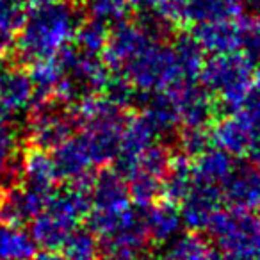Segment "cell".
<instances>
[{"label":"cell","instance_id":"1","mask_svg":"<svg viewBox=\"0 0 260 260\" xmlns=\"http://www.w3.org/2000/svg\"><path fill=\"white\" fill-rule=\"evenodd\" d=\"M79 8L72 0H59L48 8L30 9L13 40L11 54L18 66L55 57L72 45L82 22Z\"/></svg>","mask_w":260,"mask_h":260},{"label":"cell","instance_id":"2","mask_svg":"<svg viewBox=\"0 0 260 260\" xmlns=\"http://www.w3.org/2000/svg\"><path fill=\"white\" fill-rule=\"evenodd\" d=\"M126 105L109 94H87L75 102L72 109L79 136L91 153L94 164L104 166L116 159L119 139L126 123Z\"/></svg>","mask_w":260,"mask_h":260},{"label":"cell","instance_id":"3","mask_svg":"<svg viewBox=\"0 0 260 260\" xmlns=\"http://www.w3.org/2000/svg\"><path fill=\"white\" fill-rule=\"evenodd\" d=\"M93 177L66 182L64 187L52 191L43 210L29 223V232L38 246L61 249L70 234L79 228V223L89 212Z\"/></svg>","mask_w":260,"mask_h":260},{"label":"cell","instance_id":"4","mask_svg":"<svg viewBox=\"0 0 260 260\" xmlns=\"http://www.w3.org/2000/svg\"><path fill=\"white\" fill-rule=\"evenodd\" d=\"M255 61L241 50L212 54L203 61L198 79L214 98L217 109L235 111L249 98Z\"/></svg>","mask_w":260,"mask_h":260},{"label":"cell","instance_id":"5","mask_svg":"<svg viewBox=\"0 0 260 260\" xmlns=\"http://www.w3.org/2000/svg\"><path fill=\"white\" fill-rule=\"evenodd\" d=\"M112 75L121 77L134 93L143 94L145 98L173 91L187 82H194L189 80L182 70L171 43L166 45L164 41L152 43L121 72Z\"/></svg>","mask_w":260,"mask_h":260},{"label":"cell","instance_id":"6","mask_svg":"<svg viewBox=\"0 0 260 260\" xmlns=\"http://www.w3.org/2000/svg\"><path fill=\"white\" fill-rule=\"evenodd\" d=\"M207 230L219 260H260V214L219 209Z\"/></svg>","mask_w":260,"mask_h":260},{"label":"cell","instance_id":"7","mask_svg":"<svg viewBox=\"0 0 260 260\" xmlns=\"http://www.w3.org/2000/svg\"><path fill=\"white\" fill-rule=\"evenodd\" d=\"M132 212L134 203L125 177L116 168L94 175L91 182V205L86 216L87 228L102 239L116 230Z\"/></svg>","mask_w":260,"mask_h":260},{"label":"cell","instance_id":"8","mask_svg":"<svg viewBox=\"0 0 260 260\" xmlns=\"http://www.w3.org/2000/svg\"><path fill=\"white\" fill-rule=\"evenodd\" d=\"M260 134V111L246 102L235 111L214 119L209 126V141L232 157H244Z\"/></svg>","mask_w":260,"mask_h":260},{"label":"cell","instance_id":"9","mask_svg":"<svg viewBox=\"0 0 260 260\" xmlns=\"http://www.w3.org/2000/svg\"><path fill=\"white\" fill-rule=\"evenodd\" d=\"M75 126V118L68 105L57 100H41L32 105L27 136L36 148L54 150L73 136Z\"/></svg>","mask_w":260,"mask_h":260},{"label":"cell","instance_id":"10","mask_svg":"<svg viewBox=\"0 0 260 260\" xmlns=\"http://www.w3.org/2000/svg\"><path fill=\"white\" fill-rule=\"evenodd\" d=\"M155 41H162L150 34L139 22H121L112 23L109 29L107 43H105L102 59L112 73H119L132 59H136L145 48Z\"/></svg>","mask_w":260,"mask_h":260},{"label":"cell","instance_id":"11","mask_svg":"<svg viewBox=\"0 0 260 260\" xmlns=\"http://www.w3.org/2000/svg\"><path fill=\"white\" fill-rule=\"evenodd\" d=\"M177 125L182 130L209 128L219 111L210 93L196 82H187L173 91H168Z\"/></svg>","mask_w":260,"mask_h":260},{"label":"cell","instance_id":"12","mask_svg":"<svg viewBox=\"0 0 260 260\" xmlns=\"http://www.w3.org/2000/svg\"><path fill=\"white\" fill-rule=\"evenodd\" d=\"M173 23L196 25L212 20H237L242 16V0H166Z\"/></svg>","mask_w":260,"mask_h":260},{"label":"cell","instance_id":"13","mask_svg":"<svg viewBox=\"0 0 260 260\" xmlns=\"http://www.w3.org/2000/svg\"><path fill=\"white\" fill-rule=\"evenodd\" d=\"M143 214L134 210L116 230L100 239L102 256L105 260H132L148 251Z\"/></svg>","mask_w":260,"mask_h":260},{"label":"cell","instance_id":"14","mask_svg":"<svg viewBox=\"0 0 260 260\" xmlns=\"http://www.w3.org/2000/svg\"><path fill=\"white\" fill-rule=\"evenodd\" d=\"M52 191H41L29 185H13L0 194V221L27 226L43 210Z\"/></svg>","mask_w":260,"mask_h":260},{"label":"cell","instance_id":"15","mask_svg":"<svg viewBox=\"0 0 260 260\" xmlns=\"http://www.w3.org/2000/svg\"><path fill=\"white\" fill-rule=\"evenodd\" d=\"M221 202H223L221 189L192 182V187L178 203L182 221L192 232L205 230L216 212L221 209Z\"/></svg>","mask_w":260,"mask_h":260},{"label":"cell","instance_id":"16","mask_svg":"<svg viewBox=\"0 0 260 260\" xmlns=\"http://www.w3.org/2000/svg\"><path fill=\"white\" fill-rule=\"evenodd\" d=\"M50 152L57 168L59 180L77 182L93 177V170L96 168V164L79 134L70 136L66 141H62Z\"/></svg>","mask_w":260,"mask_h":260},{"label":"cell","instance_id":"17","mask_svg":"<svg viewBox=\"0 0 260 260\" xmlns=\"http://www.w3.org/2000/svg\"><path fill=\"white\" fill-rule=\"evenodd\" d=\"M223 200L234 209L260 214V168L255 164L235 168L223 187Z\"/></svg>","mask_w":260,"mask_h":260},{"label":"cell","instance_id":"18","mask_svg":"<svg viewBox=\"0 0 260 260\" xmlns=\"http://www.w3.org/2000/svg\"><path fill=\"white\" fill-rule=\"evenodd\" d=\"M143 214V224H145L146 237L153 244H168L173 241L184 226L182 214L177 203L164 200V202H153L146 207Z\"/></svg>","mask_w":260,"mask_h":260},{"label":"cell","instance_id":"19","mask_svg":"<svg viewBox=\"0 0 260 260\" xmlns=\"http://www.w3.org/2000/svg\"><path fill=\"white\" fill-rule=\"evenodd\" d=\"M192 182L202 185H210V187H217L223 191L224 184L228 178L232 177L235 170L234 157L228 155L221 148H209L192 157Z\"/></svg>","mask_w":260,"mask_h":260},{"label":"cell","instance_id":"20","mask_svg":"<svg viewBox=\"0 0 260 260\" xmlns=\"http://www.w3.org/2000/svg\"><path fill=\"white\" fill-rule=\"evenodd\" d=\"M191 36L207 54H224L239 50V18L212 20L192 25Z\"/></svg>","mask_w":260,"mask_h":260},{"label":"cell","instance_id":"21","mask_svg":"<svg viewBox=\"0 0 260 260\" xmlns=\"http://www.w3.org/2000/svg\"><path fill=\"white\" fill-rule=\"evenodd\" d=\"M59 180L57 168L50 150L36 148L23 152L22 168H20V182L41 191H54Z\"/></svg>","mask_w":260,"mask_h":260},{"label":"cell","instance_id":"22","mask_svg":"<svg viewBox=\"0 0 260 260\" xmlns=\"http://www.w3.org/2000/svg\"><path fill=\"white\" fill-rule=\"evenodd\" d=\"M22 141L13 125H0V192L16 185L22 168Z\"/></svg>","mask_w":260,"mask_h":260},{"label":"cell","instance_id":"23","mask_svg":"<svg viewBox=\"0 0 260 260\" xmlns=\"http://www.w3.org/2000/svg\"><path fill=\"white\" fill-rule=\"evenodd\" d=\"M160 260H219V255L210 239L198 234H185L168 242Z\"/></svg>","mask_w":260,"mask_h":260},{"label":"cell","instance_id":"24","mask_svg":"<svg viewBox=\"0 0 260 260\" xmlns=\"http://www.w3.org/2000/svg\"><path fill=\"white\" fill-rule=\"evenodd\" d=\"M36 248L25 226L0 221V260H32Z\"/></svg>","mask_w":260,"mask_h":260},{"label":"cell","instance_id":"25","mask_svg":"<svg viewBox=\"0 0 260 260\" xmlns=\"http://www.w3.org/2000/svg\"><path fill=\"white\" fill-rule=\"evenodd\" d=\"M192 157L184 152L171 155L170 166L164 175L162 182V196L173 203H180L182 198L192 187Z\"/></svg>","mask_w":260,"mask_h":260},{"label":"cell","instance_id":"26","mask_svg":"<svg viewBox=\"0 0 260 260\" xmlns=\"http://www.w3.org/2000/svg\"><path fill=\"white\" fill-rule=\"evenodd\" d=\"M66 260H100L102 244L100 239L89 228H75L61 246Z\"/></svg>","mask_w":260,"mask_h":260},{"label":"cell","instance_id":"27","mask_svg":"<svg viewBox=\"0 0 260 260\" xmlns=\"http://www.w3.org/2000/svg\"><path fill=\"white\" fill-rule=\"evenodd\" d=\"M109 27L107 23L100 22L96 18L80 22L77 27L75 38H73V47L80 52L89 55H102L104 54L105 43H107Z\"/></svg>","mask_w":260,"mask_h":260},{"label":"cell","instance_id":"28","mask_svg":"<svg viewBox=\"0 0 260 260\" xmlns=\"http://www.w3.org/2000/svg\"><path fill=\"white\" fill-rule=\"evenodd\" d=\"M175 54H177V59L180 62L182 70L185 72L189 80H196L200 77V72H202L203 66V54L205 52L200 48V45L194 41V38L191 34H180V36L175 38V41L171 43Z\"/></svg>","mask_w":260,"mask_h":260},{"label":"cell","instance_id":"29","mask_svg":"<svg viewBox=\"0 0 260 260\" xmlns=\"http://www.w3.org/2000/svg\"><path fill=\"white\" fill-rule=\"evenodd\" d=\"M84 6L89 11L91 18H96L104 23L121 22L130 13V0H84Z\"/></svg>","mask_w":260,"mask_h":260},{"label":"cell","instance_id":"30","mask_svg":"<svg viewBox=\"0 0 260 260\" xmlns=\"http://www.w3.org/2000/svg\"><path fill=\"white\" fill-rule=\"evenodd\" d=\"M239 50L258 61L260 59V16L251 15L239 18Z\"/></svg>","mask_w":260,"mask_h":260},{"label":"cell","instance_id":"31","mask_svg":"<svg viewBox=\"0 0 260 260\" xmlns=\"http://www.w3.org/2000/svg\"><path fill=\"white\" fill-rule=\"evenodd\" d=\"M249 105L260 111V66L255 68V75H253V86H251V93H249V98L248 100Z\"/></svg>","mask_w":260,"mask_h":260},{"label":"cell","instance_id":"32","mask_svg":"<svg viewBox=\"0 0 260 260\" xmlns=\"http://www.w3.org/2000/svg\"><path fill=\"white\" fill-rule=\"evenodd\" d=\"M32 260H66L61 249L57 248H43L41 251H36Z\"/></svg>","mask_w":260,"mask_h":260},{"label":"cell","instance_id":"33","mask_svg":"<svg viewBox=\"0 0 260 260\" xmlns=\"http://www.w3.org/2000/svg\"><path fill=\"white\" fill-rule=\"evenodd\" d=\"M248 157L251 159V164H255V166L260 168V134L256 136L255 143H253L251 150L248 152Z\"/></svg>","mask_w":260,"mask_h":260},{"label":"cell","instance_id":"34","mask_svg":"<svg viewBox=\"0 0 260 260\" xmlns=\"http://www.w3.org/2000/svg\"><path fill=\"white\" fill-rule=\"evenodd\" d=\"M59 0H25V6L30 9H41V8H48V6L57 4Z\"/></svg>","mask_w":260,"mask_h":260},{"label":"cell","instance_id":"35","mask_svg":"<svg viewBox=\"0 0 260 260\" xmlns=\"http://www.w3.org/2000/svg\"><path fill=\"white\" fill-rule=\"evenodd\" d=\"M242 6L251 15H260V0H242Z\"/></svg>","mask_w":260,"mask_h":260},{"label":"cell","instance_id":"36","mask_svg":"<svg viewBox=\"0 0 260 260\" xmlns=\"http://www.w3.org/2000/svg\"><path fill=\"white\" fill-rule=\"evenodd\" d=\"M132 260H157V258H153V255L150 251H145V253H141V255L136 256V258H132Z\"/></svg>","mask_w":260,"mask_h":260},{"label":"cell","instance_id":"37","mask_svg":"<svg viewBox=\"0 0 260 260\" xmlns=\"http://www.w3.org/2000/svg\"><path fill=\"white\" fill-rule=\"evenodd\" d=\"M72 2H75L77 6H82V2H84V0H72Z\"/></svg>","mask_w":260,"mask_h":260},{"label":"cell","instance_id":"38","mask_svg":"<svg viewBox=\"0 0 260 260\" xmlns=\"http://www.w3.org/2000/svg\"><path fill=\"white\" fill-rule=\"evenodd\" d=\"M0 194H2V192H0Z\"/></svg>","mask_w":260,"mask_h":260}]
</instances>
